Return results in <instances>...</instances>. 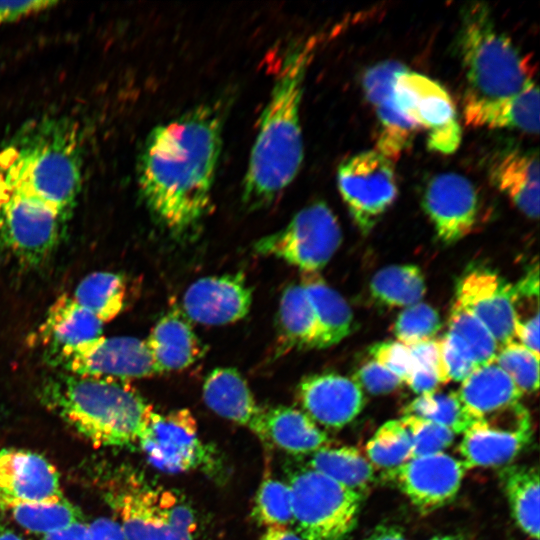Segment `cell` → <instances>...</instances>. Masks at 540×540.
<instances>
[{
	"label": "cell",
	"mask_w": 540,
	"mask_h": 540,
	"mask_svg": "<svg viewBox=\"0 0 540 540\" xmlns=\"http://www.w3.org/2000/svg\"><path fill=\"white\" fill-rule=\"evenodd\" d=\"M466 470L461 459L440 452L410 458L387 472L414 506L430 511L456 496Z\"/></svg>",
	"instance_id": "cell-15"
},
{
	"label": "cell",
	"mask_w": 540,
	"mask_h": 540,
	"mask_svg": "<svg viewBox=\"0 0 540 540\" xmlns=\"http://www.w3.org/2000/svg\"><path fill=\"white\" fill-rule=\"evenodd\" d=\"M62 498L59 473L45 457L24 449L0 450V510Z\"/></svg>",
	"instance_id": "cell-17"
},
{
	"label": "cell",
	"mask_w": 540,
	"mask_h": 540,
	"mask_svg": "<svg viewBox=\"0 0 540 540\" xmlns=\"http://www.w3.org/2000/svg\"><path fill=\"white\" fill-rule=\"evenodd\" d=\"M105 499L125 540H194L193 510L170 489L130 474L113 483Z\"/></svg>",
	"instance_id": "cell-6"
},
{
	"label": "cell",
	"mask_w": 540,
	"mask_h": 540,
	"mask_svg": "<svg viewBox=\"0 0 540 540\" xmlns=\"http://www.w3.org/2000/svg\"><path fill=\"white\" fill-rule=\"evenodd\" d=\"M405 66L385 61L370 67L363 76L365 96L377 118L376 151L397 160L412 144L418 127L398 109L393 95L395 77Z\"/></svg>",
	"instance_id": "cell-16"
},
{
	"label": "cell",
	"mask_w": 540,
	"mask_h": 540,
	"mask_svg": "<svg viewBox=\"0 0 540 540\" xmlns=\"http://www.w3.org/2000/svg\"><path fill=\"white\" fill-rule=\"evenodd\" d=\"M323 35L298 41L288 50L260 118L243 183L248 208L270 204L296 177L303 160L300 103L306 70Z\"/></svg>",
	"instance_id": "cell-2"
},
{
	"label": "cell",
	"mask_w": 540,
	"mask_h": 540,
	"mask_svg": "<svg viewBox=\"0 0 540 540\" xmlns=\"http://www.w3.org/2000/svg\"><path fill=\"white\" fill-rule=\"evenodd\" d=\"M529 540H539V538H531V539H529Z\"/></svg>",
	"instance_id": "cell-54"
},
{
	"label": "cell",
	"mask_w": 540,
	"mask_h": 540,
	"mask_svg": "<svg viewBox=\"0 0 540 540\" xmlns=\"http://www.w3.org/2000/svg\"><path fill=\"white\" fill-rule=\"evenodd\" d=\"M221 133L220 112L200 105L146 138L138 163L140 193L156 221L174 236L195 231L210 210Z\"/></svg>",
	"instance_id": "cell-1"
},
{
	"label": "cell",
	"mask_w": 540,
	"mask_h": 540,
	"mask_svg": "<svg viewBox=\"0 0 540 540\" xmlns=\"http://www.w3.org/2000/svg\"><path fill=\"white\" fill-rule=\"evenodd\" d=\"M301 284L313 306L318 337L316 349L338 344L353 329V314L344 298L317 273H304Z\"/></svg>",
	"instance_id": "cell-28"
},
{
	"label": "cell",
	"mask_w": 540,
	"mask_h": 540,
	"mask_svg": "<svg viewBox=\"0 0 540 540\" xmlns=\"http://www.w3.org/2000/svg\"><path fill=\"white\" fill-rule=\"evenodd\" d=\"M145 342L159 374L187 368L204 353L188 318L178 309L163 315Z\"/></svg>",
	"instance_id": "cell-23"
},
{
	"label": "cell",
	"mask_w": 540,
	"mask_h": 540,
	"mask_svg": "<svg viewBox=\"0 0 540 540\" xmlns=\"http://www.w3.org/2000/svg\"><path fill=\"white\" fill-rule=\"evenodd\" d=\"M73 300L103 323L114 319L124 307L123 277L99 271L87 275L72 293Z\"/></svg>",
	"instance_id": "cell-34"
},
{
	"label": "cell",
	"mask_w": 540,
	"mask_h": 540,
	"mask_svg": "<svg viewBox=\"0 0 540 540\" xmlns=\"http://www.w3.org/2000/svg\"><path fill=\"white\" fill-rule=\"evenodd\" d=\"M447 334L472 358L477 367L494 362L499 347L489 330L466 308L455 301Z\"/></svg>",
	"instance_id": "cell-36"
},
{
	"label": "cell",
	"mask_w": 540,
	"mask_h": 540,
	"mask_svg": "<svg viewBox=\"0 0 540 540\" xmlns=\"http://www.w3.org/2000/svg\"><path fill=\"white\" fill-rule=\"evenodd\" d=\"M512 516L531 538H539V473L531 466H506L500 473Z\"/></svg>",
	"instance_id": "cell-30"
},
{
	"label": "cell",
	"mask_w": 540,
	"mask_h": 540,
	"mask_svg": "<svg viewBox=\"0 0 540 540\" xmlns=\"http://www.w3.org/2000/svg\"><path fill=\"white\" fill-rule=\"evenodd\" d=\"M260 540H304L294 529L290 527L266 528Z\"/></svg>",
	"instance_id": "cell-50"
},
{
	"label": "cell",
	"mask_w": 540,
	"mask_h": 540,
	"mask_svg": "<svg viewBox=\"0 0 540 540\" xmlns=\"http://www.w3.org/2000/svg\"><path fill=\"white\" fill-rule=\"evenodd\" d=\"M412 438L402 421L390 420L381 425L366 445V453L373 467L388 471L411 458Z\"/></svg>",
	"instance_id": "cell-38"
},
{
	"label": "cell",
	"mask_w": 540,
	"mask_h": 540,
	"mask_svg": "<svg viewBox=\"0 0 540 540\" xmlns=\"http://www.w3.org/2000/svg\"><path fill=\"white\" fill-rule=\"evenodd\" d=\"M401 419L412 438L411 458L443 452L455 438L451 430L432 421L409 415Z\"/></svg>",
	"instance_id": "cell-42"
},
{
	"label": "cell",
	"mask_w": 540,
	"mask_h": 540,
	"mask_svg": "<svg viewBox=\"0 0 540 540\" xmlns=\"http://www.w3.org/2000/svg\"><path fill=\"white\" fill-rule=\"evenodd\" d=\"M206 405L217 415L251 430L266 441L263 410L256 402L246 380L234 368H216L203 384Z\"/></svg>",
	"instance_id": "cell-22"
},
{
	"label": "cell",
	"mask_w": 540,
	"mask_h": 540,
	"mask_svg": "<svg viewBox=\"0 0 540 540\" xmlns=\"http://www.w3.org/2000/svg\"><path fill=\"white\" fill-rule=\"evenodd\" d=\"M430 540H465L460 536H454V535H445V536H436L431 538Z\"/></svg>",
	"instance_id": "cell-53"
},
{
	"label": "cell",
	"mask_w": 540,
	"mask_h": 540,
	"mask_svg": "<svg viewBox=\"0 0 540 540\" xmlns=\"http://www.w3.org/2000/svg\"><path fill=\"white\" fill-rule=\"evenodd\" d=\"M456 301L492 334L499 349L514 341L515 315L511 284L497 273L475 269L460 280Z\"/></svg>",
	"instance_id": "cell-19"
},
{
	"label": "cell",
	"mask_w": 540,
	"mask_h": 540,
	"mask_svg": "<svg viewBox=\"0 0 540 540\" xmlns=\"http://www.w3.org/2000/svg\"><path fill=\"white\" fill-rule=\"evenodd\" d=\"M62 215L16 195H0V236L14 253L38 261L54 248Z\"/></svg>",
	"instance_id": "cell-14"
},
{
	"label": "cell",
	"mask_w": 540,
	"mask_h": 540,
	"mask_svg": "<svg viewBox=\"0 0 540 540\" xmlns=\"http://www.w3.org/2000/svg\"><path fill=\"white\" fill-rule=\"evenodd\" d=\"M439 344L449 380L463 381L478 368L469 354L447 333L439 339Z\"/></svg>",
	"instance_id": "cell-45"
},
{
	"label": "cell",
	"mask_w": 540,
	"mask_h": 540,
	"mask_svg": "<svg viewBox=\"0 0 540 540\" xmlns=\"http://www.w3.org/2000/svg\"><path fill=\"white\" fill-rule=\"evenodd\" d=\"M494 362L511 378L523 393L537 391L539 386V356L518 342L501 347Z\"/></svg>",
	"instance_id": "cell-40"
},
{
	"label": "cell",
	"mask_w": 540,
	"mask_h": 540,
	"mask_svg": "<svg viewBox=\"0 0 540 540\" xmlns=\"http://www.w3.org/2000/svg\"><path fill=\"white\" fill-rule=\"evenodd\" d=\"M309 468L360 493L374 480L373 465L358 449L350 446L322 447L312 453Z\"/></svg>",
	"instance_id": "cell-32"
},
{
	"label": "cell",
	"mask_w": 540,
	"mask_h": 540,
	"mask_svg": "<svg viewBox=\"0 0 540 540\" xmlns=\"http://www.w3.org/2000/svg\"><path fill=\"white\" fill-rule=\"evenodd\" d=\"M408 347L415 367L435 371L439 375L442 383H447L449 381L442 363L439 340L431 339Z\"/></svg>",
	"instance_id": "cell-47"
},
{
	"label": "cell",
	"mask_w": 540,
	"mask_h": 540,
	"mask_svg": "<svg viewBox=\"0 0 540 540\" xmlns=\"http://www.w3.org/2000/svg\"><path fill=\"white\" fill-rule=\"evenodd\" d=\"M360 388L372 394H385L397 389L403 381L374 360L363 364L352 378Z\"/></svg>",
	"instance_id": "cell-46"
},
{
	"label": "cell",
	"mask_w": 540,
	"mask_h": 540,
	"mask_svg": "<svg viewBox=\"0 0 540 540\" xmlns=\"http://www.w3.org/2000/svg\"><path fill=\"white\" fill-rule=\"evenodd\" d=\"M4 511L24 529L42 536L83 521L81 511L65 497L53 501L16 504Z\"/></svg>",
	"instance_id": "cell-35"
},
{
	"label": "cell",
	"mask_w": 540,
	"mask_h": 540,
	"mask_svg": "<svg viewBox=\"0 0 540 540\" xmlns=\"http://www.w3.org/2000/svg\"><path fill=\"white\" fill-rule=\"evenodd\" d=\"M149 462L164 472H186L204 459L197 423L188 409L148 413L138 442Z\"/></svg>",
	"instance_id": "cell-13"
},
{
	"label": "cell",
	"mask_w": 540,
	"mask_h": 540,
	"mask_svg": "<svg viewBox=\"0 0 540 540\" xmlns=\"http://www.w3.org/2000/svg\"><path fill=\"white\" fill-rule=\"evenodd\" d=\"M81 183L78 143L60 124L34 128L0 149V195L21 196L64 216Z\"/></svg>",
	"instance_id": "cell-4"
},
{
	"label": "cell",
	"mask_w": 540,
	"mask_h": 540,
	"mask_svg": "<svg viewBox=\"0 0 540 540\" xmlns=\"http://www.w3.org/2000/svg\"><path fill=\"white\" fill-rule=\"evenodd\" d=\"M337 184L351 217L364 234L375 226L398 193L393 162L376 150L343 161Z\"/></svg>",
	"instance_id": "cell-11"
},
{
	"label": "cell",
	"mask_w": 540,
	"mask_h": 540,
	"mask_svg": "<svg viewBox=\"0 0 540 540\" xmlns=\"http://www.w3.org/2000/svg\"><path fill=\"white\" fill-rule=\"evenodd\" d=\"M56 4L55 1H0V24L18 21Z\"/></svg>",
	"instance_id": "cell-48"
},
{
	"label": "cell",
	"mask_w": 540,
	"mask_h": 540,
	"mask_svg": "<svg viewBox=\"0 0 540 540\" xmlns=\"http://www.w3.org/2000/svg\"><path fill=\"white\" fill-rule=\"evenodd\" d=\"M463 434L459 451L467 470L499 466L514 459L530 440L531 417L526 408L517 403L476 420Z\"/></svg>",
	"instance_id": "cell-12"
},
{
	"label": "cell",
	"mask_w": 540,
	"mask_h": 540,
	"mask_svg": "<svg viewBox=\"0 0 540 540\" xmlns=\"http://www.w3.org/2000/svg\"><path fill=\"white\" fill-rule=\"evenodd\" d=\"M438 312L425 303L406 307L397 317L393 331L398 341L406 346L431 340L440 330Z\"/></svg>",
	"instance_id": "cell-41"
},
{
	"label": "cell",
	"mask_w": 540,
	"mask_h": 540,
	"mask_svg": "<svg viewBox=\"0 0 540 540\" xmlns=\"http://www.w3.org/2000/svg\"><path fill=\"white\" fill-rule=\"evenodd\" d=\"M252 516L265 528L292 526V498L289 485L274 478L265 479L256 493Z\"/></svg>",
	"instance_id": "cell-39"
},
{
	"label": "cell",
	"mask_w": 540,
	"mask_h": 540,
	"mask_svg": "<svg viewBox=\"0 0 540 540\" xmlns=\"http://www.w3.org/2000/svg\"><path fill=\"white\" fill-rule=\"evenodd\" d=\"M419 395L435 392L442 384L439 375L430 369L415 367L405 381Z\"/></svg>",
	"instance_id": "cell-49"
},
{
	"label": "cell",
	"mask_w": 540,
	"mask_h": 540,
	"mask_svg": "<svg viewBox=\"0 0 540 540\" xmlns=\"http://www.w3.org/2000/svg\"><path fill=\"white\" fill-rule=\"evenodd\" d=\"M41 540H125L116 520L100 519L94 523H74L42 536Z\"/></svg>",
	"instance_id": "cell-43"
},
{
	"label": "cell",
	"mask_w": 540,
	"mask_h": 540,
	"mask_svg": "<svg viewBox=\"0 0 540 540\" xmlns=\"http://www.w3.org/2000/svg\"><path fill=\"white\" fill-rule=\"evenodd\" d=\"M404 415L432 421L454 434L465 433L475 422L454 391L419 395L405 407Z\"/></svg>",
	"instance_id": "cell-37"
},
{
	"label": "cell",
	"mask_w": 540,
	"mask_h": 540,
	"mask_svg": "<svg viewBox=\"0 0 540 540\" xmlns=\"http://www.w3.org/2000/svg\"><path fill=\"white\" fill-rule=\"evenodd\" d=\"M342 240L339 223L324 202L297 212L281 230L260 238L254 250L274 256L304 273H317L335 254Z\"/></svg>",
	"instance_id": "cell-8"
},
{
	"label": "cell",
	"mask_w": 540,
	"mask_h": 540,
	"mask_svg": "<svg viewBox=\"0 0 540 540\" xmlns=\"http://www.w3.org/2000/svg\"><path fill=\"white\" fill-rule=\"evenodd\" d=\"M304 412L314 421L329 428H341L359 415L364 407L360 386L336 373L313 374L298 386Z\"/></svg>",
	"instance_id": "cell-21"
},
{
	"label": "cell",
	"mask_w": 540,
	"mask_h": 540,
	"mask_svg": "<svg viewBox=\"0 0 540 540\" xmlns=\"http://www.w3.org/2000/svg\"><path fill=\"white\" fill-rule=\"evenodd\" d=\"M0 540H24L16 532L6 526L0 525Z\"/></svg>",
	"instance_id": "cell-52"
},
{
	"label": "cell",
	"mask_w": 540,
	"mask_h": 540,
	"mask_svg": "<svg viewBox=\"0 0 540 540\" xmlns=\"http://www.w3.org/2000/svg\"><path fill=\"white\" fill-rule=\"evenodd\" d=\"M252 290L242 273L208 276L193 282L183 296L184 315L205 325H224L244 318Z\"/></svg>",
	"instance_id": "cell-20"
},
{
	"label": "cell",
	"mask_w": 540,
	"mask_h": 540,
	"mask_svg": "<svg viewBox=\"0 0 540 540\" xmlns=\"http://www.w3.org/2000/svg\"><path fill=\"white\" fill-rule=\"evenodd\" d=\"M395 103L401 113L428 134V148L443 154L455 152L462 131L455 105L437 81L404 69L393 83Z\"/></svg>",
	"instance_id": "cell-9"
},
{
	"label": "cell",
	"mask_w": 540,
	"mask_h": 540,
	"mask_svg": "<svg viewBox=\"0 0 540 540\" xmlns=\"http://www.w3.org/2000/svg\"><path fill=\"white\" fill-rule=\"evenodd\" d=\"M365 540H407L396 528L380 527L370 534Z\"/></svg>",
	"instance_id": "cell-51"
},
{
	"label": "cell",
	"mask_w": 540,
	"mask_h": 540,
	"mask_svg": "<svg viewBox=\"0 0 540 540\" xmlns=\"http://www.w3.org/2000/svg\"><path fill=\"white\" fill-rule=\"evenodd\" d=\"M103 324L71 295H63L49 308L37 335L49 353H54L102 336Z\"/></svg>",
	"instance_id": "cell-26"
},
{
	"label": "cell",
	"mask_w": 540,
	"mask_h": 540,
	"mask_svg": "<svg viewBox=\"0 0 540 540\" xmlns=\"http://www.w3.org/2000/svg\"><path fill=\"white\" fill-rule=\"evenodd\" d=\"M492 184L526 216H539V158L537 151L512 150L495 159L489 169Z\"/></svg>",
	"instance_id": "cell-24"
},
{
	"label": "cell",
	"mask_w": 540,
	"mask_h": 540,
	"mask_svg": "<svg viewBox=\"0 0 540 540\" xmlns=\"http://www.w3.org/2000/svg\"><path fill=\"white\" fill-rule=\"evenodd\" d=\"M46 407L96 446L138 444L152 407L125 381L59 373L42 385Z\"/></svg>",
	"instance_id": "cell-3"
},
{
	"label": "cell",
	"mask_w": 540,
	"mask_h": 540,
	"mask_svg": "<svg viewBox=\"0 0 540 540\" xmlns=\"http://www.w3.org/2000/svg\"><path fill=\"white\" fill-rule=\"evenodd\" d=\"M295 531L304 540H342L354 528L363 493L311 468L289 483Z\"/></svg>",
	"instance_id": "cell-7"
},
{
	"label": "cell",
	"mask_w": 540,
	"mask_h": 540,
	"mask_svg": "<svg viewBox=\"0 0 540 540\" xmlns=\"http://www.w3.org/2000/svg\"><path fill=\"white\" fill-rule=\"evenodd\" d=\"M423 206L438 238L454 243L474 227L478 213V195L472 182L457 173L433 177L423 196Z\"/></svg>",
	"instance_id": "cell-18"
},
{
	"label": "cell",
	"mask_w": 540,
	"mask_h": 540,
	"mask_svg": "<svg viewBox=\"0 0 540 540\" xmlns=\"http://www.w3.org/2000/svg\"><path fill=\"white\" fill-rule=\"evenodd\" d=\"M65 373L125 381L159 374L144 340L103 335L80 345L48 354Z\"/></svg>",
	"instance_id": "cell-10"
},
{
	"label": "cell",
	"mask_w": 540,
	"mask_h": 540,
	"mask_svg": "<svg viewBox=\"0 0 540 540\" xmlns=\"http://www.w3.org/2000/svg\"><path fill=\"white\" fill-rule=\"evenodd\" d=\"M467 125L485 128H511L529 134L539 131V90L531 82L518 94L495 101L463 102Z\"/></svg>",
	"instance_id": "cell-25"
},
{
	"label": "cell",
	"mask_w": 540,
	"mask_h": 540,
	"mask_svg": "<svg viewBox=\"0 0 540 540\" xmlns=\"http://www.w3.org/2000/svg\"><path fill=\"white\" fill-rule=\"evenodd\" d=\"M368 352L372 360L398 376L403 382L414 370L415 364L409 347L399 341L376 343Z\"/></svg>",
	"instance_id": "cell-44"
},
{
	"label": "cell",
	"mask_w": 540,
	"mask_h": 540,
	"mask_svg": "<svg viewBox=\"0 0 540 540\" xmlns=\"http://www.w3.org/2000/svg\"><path fill=\"white\" fill-rule=\"evenodd\" d=\"M266 441L293 454L314 453L325 446L327 435L303 411L278 406L265 410Z\"/></svg>",
	"instance_id": "cell-29"
},
{
	"label": "cell",
	"mask_w": 540,
	"mask_h": 540,
	"mask_svg": "<svg viewBox=\"0 0 540 540\" xmlns=\"http://www.w3.org/2000/svg\"><path fill=\"white\" fill-rule=\"evenodd\" d=\"M371 297L386 307H409L418 303L426 286L415 265H391L379 270L370 282Z\"/></svg>",
	"instance_id": "cell-33"
},
{
	"label": "cell",
	"mask_w": 540,
	"mask_h": 540,
	"mask_svg": "<svg viewBox=\"0 0 540 540\" xmlns=\"http://www.w3.org/2000/svg\"><path fill=\"white\" fill-rule=\"evenodd\" d=\"M278 321L284 344L302 349L316 348V315L303 285L288 286L280 299Z\"/></svg>",
	"instance_id": "cell-31"
},
{
	"label": "cell",
	"mask_w": 540,
	"mask_h": 540,
	"mask_svg": "<svg viewBox=\"0 0 540 540\" xmlns=\"http://www.w3.org/2000/svg\"><path fill=\"white\" fill-rule=\"evenodd\" d=\"M457 393L475 421L505 410L518 403L522 396L495 362L478 367L462 381Z\"/></svg>",
	"instance_id": "cell-27"
},
{
	"label": "cell",
	"mask_w": 540,
	"mask_h": 540,
	"mask_svg": "<svg viewBox=\"0 0 540 540\" xmlns=\"http://www.w3.org/2000/svg\"><path fill=\"white\" fill-rule=\"evenodd\" d=\"M458 42L467 81L463 102L508 98L534 81L529 59L496 28L483 4L465 9Z\"/></svg>",
	"instance_id": "cell-5"
}]
</instances>
